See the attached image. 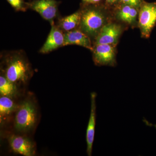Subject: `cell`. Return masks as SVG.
<instances>
[{
  "label": "cell",
  "instance_id": "obj_16",
  "mask_svg": "<svg viewBox=\"0 0 156 156\" xmlns=\"http://www.w3.org/2000/svg\"><path fill=\"white\" fill-rule=\"evenodd\" d=\"M11 5V7L16 11L26 12L28 9V2H25L24 0H6Z\"/></svg>",
  "mask_w": 156,
  "mask_h": 156
},
{
  "label": "cell",
  "instance_id": "obj_19",
  "mask_svg": "<svg viewBox=\"0 0 156 156\" xmlns=\"http://www.w3.org/2000/svg\"><path fill=\"white\" fill-rule=\"evenodd\" d=\"M107 6H116L120 3V0H104Z\"/></svg>",
  "mask_w": 156,
  "mask_h": 156
},
{
  "label": "cell",
  "instance_id": "obj_2",
  "mask_svg": "<svg viewBox=\"0 0 156 156\" xmlns=\"http://www.w3.org/2000/svg\"><path fill=\"white\" fill-rule=\"evenodd\" d=\"M106 5L102 3L88 5L82 3L81 20L78 28L91 39L95 40L99 32L108 23V14Z\"/></svg>",
  "mask_w": 156,
  "mask_h": 156
},
{
  "label": "cell",
  "instance_id": "obj_18",
  "mask_svg": "<svg viewBox=\"0 0 156 156\" xmlns=\"http://www.w3.org/2000/svg\"><path fill=\"white\" fill-rule=\"evenodd\" d=\"M82 3L88 5H95V4H101L103 2L104 0H81Z\"/></svg>",
  "mask_w": 156,
  "mask_h": 156
},
{
  "label": "cell",
  "instance_id": "obj_7",
  "mask_svg": "<svg viewBox=\"0 0 156 156\" xmlns=\"http://www.w3.org/2000/svg\"><path fill=\"white\" fill-rule=\"evenodd\" d=\"M122 32L119 24L108 23L102 27L94 40V45L110 44L116 46Z\"/></svg>",
  "mask_w": 156,
  "mask_h": 156
},
{
  "label": "cell",
  "instance_id": "obj_10",
  "mask_svg": "<svg viewBox=\"0 0 156 156\" xmlns=\"http://www.w3.org/2000/svg\"><path fill=\"white\" fill-rule=\"evenodd\" d=\"M64 47L69 45H78L91 51L93 50L92 40L80 29H75L64 33Z\"/></svg>",
  "mask_w": 156,
  "mask_h": 156
},
{
  "label": "cell",
  "instance_id": "obj_11",
  "mask_svg": "<svg viewBox=\"0 0 156 156\" xmlns=\"http://www.w3.org/2000/svg\"><path fill=\"white\" fill-rule=\"evenodd\" d=\"M96 93L94 92H92L91 94V112L86 134L87 153L88 156H89L92 155V147L95 137L96 124Z\"/></svg>",
  "mask_w": 156,
  "mask_h": 156
},
{
  "label": "cell",
  "instance_id": "obj_8",
  "mask_svg": "<svg viewBox=\"0 0 156 156\" xmlns=\"http://www.w3.org/2000/svg\"><path fill=\"white\" fill-rule=\"evenodd\" d=\"M64 33L54 23L51 25L50 33L44 44L39 50V53L47 54L64 47Z\"/></svg>",
  "mask_w": 156,
  "mask_h": 156
},
{
  "label": "cell",
  "instance_id": "obj_17",
  "mask_svg": "<svg viewBox=\"0 0 156 156\" xmlns=\"http://www.w3.org/2000/svg\"><path fill=\"white\" fill-rule=\"evenodd\" d=\"M144 0H120V3L139 9Z\"/></svg>",
  "mask_w": 156,
  "mask_h": 156
},
{
  "label": "cell",
  "instance_id": "obj_14",
  "mask_svg": "<svg viewBox=\"0 0 156 156\" xmlns=\"http://www.w3.org/2000/svg\"><path fill=\"white\" fill-rule=\"evenodd\" d=\"M17 109V105L11 98L2 96L0 98V116L1 121L4 118L10 115Z\"/></svg>",
  "mask_w": 156,
  "mask_h": 156
},
{
  "label": "cell",
  "instance_id": "obj_6",
  "mask_svg": "<svg viewBox=\"0 0 156 156\" xmlns=\"http://www.w3.org/2000/svg\"><path fill=\"white\" fill-rule=\"evenodd\" d=\"M115 46L110 44L93 45V60L98 66H114L116 64Z\"/></svg>",
  "mask_w": 156,
  "mask_h": 156
},
{
  "label": "cell",
  "instance_id": "obj_4",
  "mask_svg": "<svg viewBox=\"0 0 156 156\" xmlns=\"http://www.w3.org/2000/svg\"><path fill=\"white\" fill-rule=\"evenodd\" d=\"M156 23V2L144 1L139 9L138 26L141 36L148 38Z\"/></svg>",
  "mask_w": 156,
  "mask_h": 156
},
{
  "label": "cell",
  "instance_id": "obj_5",
  "mask_svg": "<svg viewBox=\"0 0 156 156\" xmlns=\"http://www.w3.org/2000/svg\"><path fill=\"white\" fill-rule=\"evenodd\" d=\"M60 2L56 0H32L28 2L29 9L37 12L51 25L54 24V20L58 14V7Z\"/></svg>",
  "mask_w": 156,
  "mask_h": 156
},
{
  "label": "cell",
  "instance_id": "obj_15",
  "mask_svg": "<svg viewBox=\"0 0 156 156\" xmlns=\"http://www.w3.org/2000/svg\"><path fill=\"white\" fill-rule=\"evenodd\" d=\"M17 92L16 85L7 79L3 75L0 76V93L2 96L11 98Z\"/></svg>",
  "mask_w": 156,
  "mask_h": 156
},
{
  "label": "cell",
  "instance_id": "obj_9",
  "mask_svg": "<svg viewBox=\"0 0 156 156\" xmlns=\"http://www.w3.org/2000/svg\"><path fill=\"white\" fill-rule=\"evenodd\" d=\"M9 141L11 149L15 153L24 156H32L35 154L33 143L26 137L12 135L9 136Z\"/></svg>",
  "mask_w": 156,
  "mask_h": 156
},
{
  "label": "cell",
  "instance_id": "obj_13",
  "mask_svg": "<svg viewBox=\"0 0 156 156\" xmlns=\"http://www.w3.org/2000/svg\"><path fill=\"white\" fill-rule=\"evenodd\" d=\"M81 11L76 12L66 17L58 18L56 25L64 33L78 28L81 20Z\"/></svg>",
  "mask_w": 156,
  "mask_h": 156
},
{
  "label": "cell",
  "instance_id": "obj_12",
  "mask_svg": "<svg viewBox=\"0 0 156 156\" xmlns=\"http://www.w3.org/2000/svg\"><path fill=\"white\" fill-rule=\"evenodd\" d=\"M115 7L117 19L131 25L136 23L137 15L139 14V9L122 3H120Z\"/></svg>",
  "mask_w": 156,
  "mask_h": 156
},
{
  "label": "cell",
  "instance_id": "obj_1",
  "mask_svg": "<svg viewBox=\"0 0 156 156\" xmlns=\"http://www.w3.org/2000/svg\"><path fill=\"white\" fill-rule=\"evenodd\" d=\"M2 75L12 83L25 84L33 74L30 63L22 50L5 52L2 55Z\"/></svg>",
  "mask_w": 156,
  "mask_h": 156
},
{
  "label": "cell",
  "instance_id": "obj_3",
  "mask_svg": "<svg viewBox=\"0 0 156 156\" xmlns=\"http://www.w3.org/2000/svg\"><path fill=\"white\" fill-rule=\"evenodd\" d=\"M37 121V110L33 102L30 100L23 101L17 111L14 119V127L19 132H26L33 128Z\"/></svg>",
  "mask_w": 156,
  "mask_h": 156
}]
</instances>
